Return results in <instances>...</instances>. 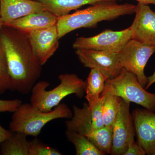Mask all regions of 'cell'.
I'll return each mask as SVG.
<instances>
[{
  "instance_id": "ffe728a7",
  "label": "cell",
  "mask_w": 155,
  "mask_h": 155,
  "mask_svg": "<svg viewBox=\"0 0 155 155\" xmlns=\"http://www.w3.org/2000/svg\"><path fill=\"white\" fill-rule=\"evenodd\" d=\"M102 118L104 126L113 127L119 111L120 97L108 92H102Z\"/></svg>"
},
{
  "instance_id": "cb8c5ba5",
  "label": "cell",
  "mask_w": 155,
  "mask_h": 155,
  "mask_svg": "<svg viewBox=\"0 0 155 155\" xmlns=\"http://www.w3.org/2000/svg\"><path fill=\"white\" fill-rule=\"evenodd\" d=\"M21 100H0V113L5 112L14 113L22 104Z\"/></svg>"
},
{
  "instance_id": "5b68a950",
  "label": "cell",
  "mask_w": 155,
  "mask_h": 155,
  "mask_svg": "<svg viewBox=\"0 0 155 155\" xmlns=\"http://www.w3.org/2000/svg\"><path fill=\"white\" fill-rule=\"evenodd\" d=\"M104 92L155 112V94L147 91L138 82L136 76L124 68L116 77L106 80Z\"/></svg>"
},
{
  "instance_id": "f1b7e54d",
  "label": "cell",
  "mask_w": 155,
  "mask_h": 155,
  "mask_svg": "<svg viewBox=\"0 0 155 155\" xmlns=\"http://www.w3.org/2000/svg\"><path fill=\"white\" fill-rule=\"evenodd\" d=\"M3 25H4V22H3V20L2 18H1V14H0V30H1L2 27H3Z\"/></svg>"
},
{
  "instance_id": "603a6c76",
  "label": "cell",
  "mask_w": 155,
  "mask_h": 155,
  "mask_svg": "<svg viewBox=\"0 0 155 155\" xmlns=\"http://www.w3.org/2000/svg\"><path fill=\"white\" fill-rule=\"evenodd\" d=\"M62 153L54 148L45 144L38 139L30 141L29 155H61Z\"/></svg>"
},
{
  "instance_id": "277c9868",
  "label": "cell",
  "mask_w": 155,
  "mask_h": 155,
  "mask_svg": "<svg viewBox=\"0 0 155 155\" xmlns=\"http://www.w3.org/2000/svg\"><path fill=\"white\" fill-rule=\"evenodd\" d=\"M73 112L66 104L61 103L52 111H41L31 104H22L14 112L9 125L12 133L20 132L36 137L48 123L59 119L72 118Z\"/></svg>"
},
{
  "instance_id": "44dd1931",
  "label": "cell",
  "mask_w": 155,
  "mask_h": 155,
  "mask_svg": "<svg viewBox=\"0 0 155 155\" xmlns=\"http://www.w3.org/2000/svg\"><path fill=\"white\" fill-rule=\"evenodd\" d=\"M67 139L74 145L76 155H103L85 136L67 130Z\"/></svg>"
},
{
  "instance_id": "30bf717a",
  "label": "cell",
  "mask_w": 155,
  "mask_h": 155,
  "mask_svg": "<svg viewBox=\"0 0 155 155\" xmlns=\"http://www.w3.org/2000/svg\"><path fill=\"white\" fill-rule=\"evenodd\" d=\"M79 61L84 67L96 69L112 78L119 75L122 67L118 53L86 49L75 50Z\"/></svg>"
},
{
  "instance_id": "3957f363",
  "label": "cell",
  "mask_w": 155,
  "mask_h": 155,
  "mask_svg": "<svg viewBox=\"0 0 155 155\" xmlns=\"http://www.w3.org/2000/svg\"><path fill=\"white\" fill-rule=\"evenodd\" d=\"M58 78L60 84L51 90H46L50 85L47 81H42L35 83L31 91L30 104L41 111L49 112L67 96L74 94L81 98L84 95L86 81L76 74H61Z\"/></svg>"
},
{
  "instance_id": "9a60e30c",
  "label": "cell",
  "mask_w": 155,
  "mask_h": 155,
  "mask_svg": "<svg viewBox=\"0 0 155 155\" xmlns=\"http://www.w3.org/2000/svg\"><path fill=\"white\" fill-rule=\"evenodd\" d=\"M46 10L35 0H0V14L4 24L28 14Z\"/></svg>"
},
{
  "instance_id": "2e32d148",
  "label": "cell",
  "mask_w": 155,
  "mask_h": 155,
  "mask_svg": "<svg viewBox=\"0 0 155 155\" xmlns=\"http://www.w3.org/2000/svg\"><path fill=\"white\" fill-rule=\"evenodd\" d=\"M45 9L59 17L69 14L70 11L77 10L87 5H94L104 1L115 0H37Z\"/></svg>"
},
{
  "instance_id": "5bb4252c",
  "label": "cell",
  "mask_w": 155,
  "mask_h": 155,
  "mask_svg": "<svg viewBox=\"0 0 155 155\" xmlns=\"http://www.w3.org/2000/svg\"><path fill=\"white\" fill-rule=\"evenodd\" d=\"M58 17L45 10L25 15L4 25L12 27L28 34L31 31L49 28L56 25Z\"/></svg>"
},
{
  "instance_id": "4316f807",
  "label": "cell",
  "mask_w": 155,
  "mask_h": 155,
  "mask_svg": "<svg viewBox=\"0 0 155 155\" xmlns=\"http://www.w3.org/2000/svg\"><path fill=\"white\" fill-rule=\"evenodd\" d=\"M148 78V83L146 86L145 87L146 90L149 88L150 86L155 83V71L152 75Z\"/></svg>"
},
{
  "instance_id": "ac0fdd59",
  "label": "cell",
  "mask_w": 155,
  "mask_h": 155,
  "mask_svg": "<svg viewBox=\"0 0 155 155\" xmlns=\"http://www.w3.org/2000/svg\"><path fill=\"white\" fill-rule=\"evenodd\" d=\"M26 134L20 132L12 135L0 143V155H29L30 141Z\"/></svg>"
},
{
  "instance_id": "d4e9b609",
  "label": "cell",
  "mask_w": 155,
  "mask_h": 155,
  "mask_svg": "<svg viewBox=\"0 0 155 155\" xmlns=\"http://www.w3.org/2000/svg\"><path fill=\"white\" fill-rule=\"evenodd\" d=\"M145 152L136 143L134 139L131 140L128 143V147L124 155H145Z\"/></svg>"
},
{
  "instance_id": "7c38bea8",
  "label": "cell",
  "mask_w": 155,
  "mask_h": 155,
  "mask_svg": "<svg viewBox=\"0 0 155 155\" xmlns=\"http://www.w3.org/2000/svg\"><path fill=\"white\" fill-rule=\"evenodd\" d=\"M135 14V18L130 27L131 39L155 46V11L148 5L138 3Z\"/></svg>"
},
{
  "instance_id": "6da1fadb",
  "label": "cell",
  "mask_w": 155,
  "mask_h": 155,
  "mask_svg": "<svg viewBox=\"0 0 155 155\" xmlns=\"http://www.w3.org/2000/svg\"><path fill=\"white\" fill-rule=\"evenodd\" d=\"M0 43L5 55L11 89L25 95L31 91L41 75L42 66L26 34L3 25Z\"/></svg>"
},
{
  "instance_id": "4fadbf2b",
  "label": "cell",
  "mask_w": 155,
  "mask_h": 155,
  "mask_svg": "<svg viewBox=\"0 0 155 155\" xmlns=\"http://www.w3.org/2000/svg\"><path fill=\"white\" fill-rule=\"evenodd\" d=\"M27 35L37 57L43 66L59 48L60 38L56 25Z\"/></svg>"
},
{
  "instance_id": "ba28073f",
  "label": "cell",
  "mask_w": 155,
  "mask_h": 155,
  "mask_svg": "<svg viewBox=\"0 0 155 155\" xmlns=\"http://www.w3.org/2000/svg\"><path fill=\"white\" fill-rule=\"evenodd\" d=\"M130 104L120 98L119 111L113 125L111 154L124 155L129 142L134 139L135 130L129 110Z\"/></svg>"
},
{
  "instance_id": "484cf974",
  "label": "cell",
  "mask_w": 155,
  "mask_h": 155,
  "mask_svg": "<svg viewBox=\"0 0 155 155\" xmlns=\"http://www.w3.org/2000/svg\"><path fill=\"white\" fill-rule=\"evenodd\" d=\"M12 134L11 130L5 129L0 125V143L10 137Z\"/></svg>"
},
{
  "instance_id": "9c48e42d",
  "label": "cell",
  "mask_w": 155,
  "mask_h": 155,
  "mask_svg": "<svg viewBox=\"0 0 155 155\" xmlns=\"http://www.w3.org/2000/svg\"><path fill=\"white\" fill-rule=\"evenodd\" d=\"M102 98L101 97L96 105L90 108L85 103L83 107L73 106L71 119L66 122L67 130L74 131L84 136L104 126L102 118Z\"/></svg>"
},
{
  "instance_id": "8fae6325",
  "label": "cell",
  "mask_w": 155,
  "mask_h": 155,
  "mask_svg": "<svg viewBox=\"0 0 155 155\" xmlns=\"http://www.w3.org/2000/svg\"><path fill=\"white\" fill-rule=\"evenodd\" d=\"M137 143L147 155H155V113L136 109L132 114Z\"/></svg>"
},
{
  "instance_id": "e0dca14e",
  "label": "cell",
  "mask_w": 155,
  "mask_h": 155,
  "mask_svg": "<svg viewBox=\"0 0 155 155\" xmlns=\"http://www.w3.org/2000/svg\"><path fill=\"white\" fill-rule=\"evenodd\" d=\"M108 77L99 70L91 69L87 81L85 92L89 107L93 108L99 101Z\"/></svg>"
},
{
  "instance_id": "8992f818",
  "label": "cell",
  "mask_w": 155,
  "mask_h": 155,
  "mask_svg": "<svg viewBox=\"0 0 155 155\" xmlns=\"http://www.w3.org/2000/svg\"><path fill=\"white\" fill-rule=\"evenodd\" d=\"M155 53V46L145 44L131 39L118 53L122 68L136 76L143 87L148 83L144 73L146 65L150 58Z\"/></svg>"
},
{
  "instance_id": "52a82bcc",
  "label": "cell",
  "mask_w": 155,
  "mask_h": 155,
  "mask_svg": "<svg viewBox=\"0 0 155 155\" xmlns=\"http://www.w3.org/2000/svg\"><path fill=\"white\" fill-rule=\"evenodd\" d=\"M131 38L132 32L130 27L118 31L107 29L95 36L77 38L72 47L75 50H90L118 54Z\"/></svg>"
},
{
  "instance_id": "83f0119b",
  "label": "cell",
  "mask_w": 155,
  "mask_h": 155,
  "mask_svg": "<svg viewBox=\"0 0 155 155\" xmlns=\"http://www.w3.org/2000/svg\"><path fill=\"white\" fill-rule=\"evenodd\" d=\"M138 2V3H142L145 5H148L149 4H152L155 5V0H135Z\"/></svg>"
},
{
  "instance_id": "7a4b0ae2",
  "label": "cell",
  "mask_w": 155,
  "mask_h": 155,
  "mask_svg": "<svg viewBox=\"0 0 155 155\" xmlns=\"http://www.w3.org/2000/svg\"><path fill=\"white\" fill-rule=\"evenodd\" d=\"M136 6L116 1L96 3L87 8L58 17L56 26L59 38L73 31L82 28H94L103 21L114 20L121 16L135 13Z\"/></svg>"
},
{
  "instance_id": "d6986e66",
  "label": "cell",
  "mask_w": 155,
  "mask_h": 155,
  "mask_svg": "<svg viewBox=\"0 0 155 155\" xmlns=\"http://www.w3.org/2000/svg\"><path fill=\"white\" fill-rule=\"evenodd\" d=\"M85 137L103 155L111 153L113 143V127L103 126L93 130Z\"/></svg>"
},
{
  "instance_id": "7402d4cb",
  "label": "cell",
  "mask_w": 155,
  "mask_h": 155,
  "mask_svg": "<svg viewBox=\"0 0 155 155\" xmlns=\"http://www.w3.org/2000/svg\"><path fill=\"white\" fill-rule=\"evenodd\" d=\"M11 89V78L5 53L0 43V94Z\"/></svg>"
}]
</instances>
